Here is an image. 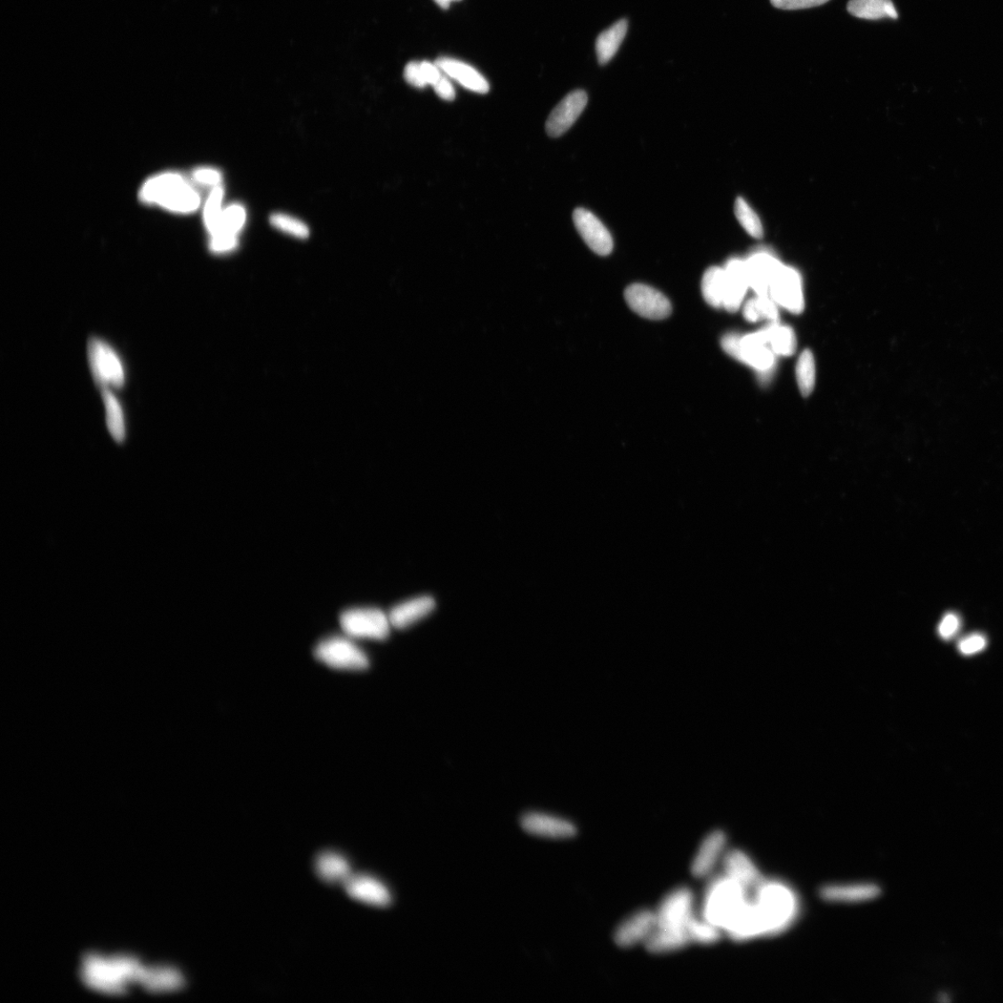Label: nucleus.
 Wrapping results in <instances>:
<instances>
[{
    "label": "nucleus",
    "instance_id": "41",
    "mask_svg": "<svg viewBox=\"0 0 1003 1003\" xmlns=\"http://www.w3.org/2000/svg\"><path fill=\"white\" fill-rule=\"evenodd\" d=\"M959 617L954 613H949L938 625V635L943 639L949 640L959 632Z\"/></svg>",
    "mask_w": 1003,
    "mask_h": 1003
},
{
    "label": "nucleus",
    "instance_id": "9",
    "mask_svg": "<svg viewBox=\"0 0 1003 1003\" xmlns=\"http://www.w3.org/2000/svg\"><path fill=\"white\" fill-rule=\"evenodd\" d=\"M625 301L638 316L651 320H662L671 315L670 301L655 288L635 284L625 290Z\"/></svg>",
    "mask_w": 1003,
    "mask_h": 1003
},
{
    "label": "nucleus",
    "instance_id": "37",
    "mask_svg": "<svg viewBox=\"0 0 1003 1003\" xmlns=\"http://www.w3.org/2000/svg\"><path fill=\"white\" fill-rule=\"evenodd\" d=\"M987 644L984 635L975 633L961 639L958 644V649L961 654L974 655L984 651Z\"/></svg>",
    "mask_w": 1003,
    "mask_h": 1003
},
{
    "label": "nucleus",
    "instance_id": "32",
    "mask_svg": "<svg viewBox=\"0 0 1003 1003\" xmlns=\"http://www.w3.org/2000/svg\"><path fill=\"white\" fill-rule=\"evenodd\" d=\"M686 930L689 939H691V943L703 945H710L718 943L722 935V929L706 921L705 919H699L694 916L689 919Z\"/></svg>",
    "mask_w": 1003,
    "mask_h": 1003
},
{
    "label": "nucleus",
    "instance_id": "4",
    "mask_svg": "<svg viewBox=\"0 0 1003 1003\" xmlns=\"http://www.w3.org/2000/svg\"><path fill=\"white\" fill-rule=\"evenodd\" d=\"M747 893L726 875L718 878L707 888L703 919L726 932L747 903Z\"/></svg>",
    "mask_w": 1003,
    "mask_h": 1003
},
{
    "label": "nucleus",
    "instance_id": "28",
    "mask_svg": "<svg viewBox=\"0 0 1003 1003\" xmlns=\"http://www.w3.org/2000/svg\"><path fill=\"white\" fill-rule=\"evenodd\" d=\"M767 345L774 353L790 357L797 349V338L793 330L777 322L763 329Z\"/></svg>",
    "mask_w": 1003,
    "mask_h": 1003
},
{
    "label": "nucleus",
    "instance_id": "39",
    "mask_svg": "<svg viewBox=\"0 0 1003 1003\" xmlns=\"http://www.w3.org/2000/svg\"><path fill=\"white\" fill-rule=\"evenodd\" d=\"M404 76L409 85L417 88L424 89L428 85L421 62L411 61L405 67Z\"/></svg>",
    "mask_w": 1003,
    "mask_h": 1003
},
{
    "label": "nucleus",
    "instance_id": "16",
    "mask_svg": "<svg viewBox=\"0 0 1003 1003\" xmlns=\"http://www.w3.org/2000/svg\"><path fill=\"white\" fill-rule=\"evenodd\" d=\"M657 927L656 914L644 910L626 919L614 934V942L621 948H631L646 940Z\"/></svg>",
    "mask_w": 1003,
    "mask_h": 1003
},
{
    "label": "nucleus",
    "instance_id": "20",
    "mask_svg": "<svg viewBox=\"0 0 1003 1003\" xmlns=\"http://www.w3.org/2000/svg\"><path fill=\"white\" fill-rule=\"evenodd\" d=\"M726 875L747 892L755 889L765 879L757 864L743 851L734 849L727 852L724 858Z\"/></svg>",
    "mask_w": 1003,
    "mask_h": 1003
},
{
    "label": "nucleus",
    "instance_id": "40",
    "mask_svg": "<svg viewBox=\"0 0 1003 1003\" xmlns=\"http://www.w3.org/2000/svg\"><path fill=\"white\" fill-rule=\"evenodd\" d=\"M830 0H770L773 6L781 10L793 11L822 6Z\"/></svg>",
    "mask_w": 1003,
    "mask_h": 1003
},
{
    "label": "nucleus",
    "instance_id": "19",
    "mask_svg": "<svg viewBox=\"0 0 1003 1003\" xmlns=\"http://www.w3.org/2000/svg\"><path fill=\"white\" fill-rule=\"evenodd\" d=\"M881 894V887L871 883L828 885L820 891L823 901L839 904L868 903L876 900Z\"/></svg>",
    "mask_w": 1003,
    "mask_h": 1003
},
{
    "label": "nucleus",
    "instance_id": "34",
    "mask_svg": "<svg viewBox=\"0 0 1003 1003\" xmlns=\"http://www.w3.org/2000/svg\"><path fill=\"white\" fill-rule=\"evenodd\" d=\"M734 211L737 220L749 236L754 238L763 237L764 229L762 222L758 214L754 212V209H752L743 198H737Z\"/></svg>",
    "mask_w": 1003,
    "mask_h": 1003
},
{
    "label": "nucleus",
    "instance_id": "30",
    "mask_svg": "<svg viewBox=\"0 0 1003 1003\" xmlns=\"http://www.w3.org/2000/svg\"><path fill=\"white\" fill-rule=\"evenodd\" d=\"M725 269L710 267L702 281V292L705 301L714 308H723L725 291Z\"/></svg>",
    "mask_w": 1003,
    "mask_h": 1003
},
{
    "label": "nucleus",
    "instance_id": "35",
    "mask_svg": "<svg viewBox=\"0 0 1003 1003\" xmlns=\"http://www.w3.org/2000/svg\"><path fill=\"white\" fill-rule=\"evenodd\" d=\"M245 220L246 213L243 205L240 204H233L227 206L223 211L220 231L215 236L221 234L237 236L243 229Z\"/></svg>",
    "mask_w": 1003,
    "mask_h": 1003
},
{
    "label": "nucleus",
    "instance_id": "2",
    "mask_svg": "<svg viewBox=\"0 0 1003 1003\" xmlns=\"http://www.w3.org/2000/svg\"><path fill=\"white\" fill-rule=\"evenodd\" d=\"M139 196L145 204L180 215L192 214L201 205V197L196 188L175 172L158 173L145 181Z\"/></svg>",
    "mask_w": 1003,
    "mask_h": 1003
},
{
    "label": "nucleus",
    "instance_id": "44",
    "mask_svg": "<svg viewBox=\"0 0 1003 1003\" xmlns=\"http://www.w3.org/2000/svg\"><path fill=\"white\" fill-rule=\"evenodd\" d=\"M433 87L436 94L441 99L448 101H452L455 99V90L450 79L445 76V74Z\"/></svg>",
    "mask_w": 1003,
    "mask_h": 1003
},
{
    "label": "nucleus",
    "instance_id": "18",
    "mask_svg": "<svg viewBox=\"0 0 1003 1003\" xmlns=\"http://www.w3.org/2000/svg\"><path fill=\"white\" fill-rule=\"evenodd\" d=\"M521 827L526 832L540 838L553 839H572L577 833L574 823L542 813H529L521 819Z\"/></svg>",
    "mask_w": 1003,
    "mask_h": 1003
},
{
    "label": "nucleus",
    "instance_id": "26",
    "mask_svg": "<svg viewBox=\"0 0 1003 1003\" xmlns=\"http://www.w3.org/2000/svg\"><path fill=\"white\" fill-rule=\"evenodd\" d=\"M629 30V22L622 19L603 31L596 41V52L600 65L608 64L615 56Z\"/></svg>",
    "mask_w": 1003,
    "mask_h": 1003
},
{
    "label": "nucleus",
    "instance_id": "24",
    "mask_svg": "<svg viewBox=\"0 0 1003 1003\" xmlns=\"http://www.w3.org/2000/svg\"><path fill=\"white\" fill-rule=\"evenodd\" d=\"M315 868L320 879L330 885H344L351 875L350 865L344 856L330 851L317 856Z\"/></svg>",
    "mask_w": 1003,
    "mask_h": 1003
},
{
    "label": "nucleus",
    "instance_id": "42",
    "mask_svg": "<svg viewBox=\"0 0 1003 1003\" xmlns=\"http://www.w3.org/2000/svg\"><path fill=\"white\" fill-rule=\"evenodd\" d=\"M193 179L199 184L216 187L220 185L222 175L213 167H199L194 172Z\"/></svg>",
    "mask_w": 1003,
    "mask_h": 1003
},
{
    "label": "nucleus",
    "instance_id": "3",
    "mask_svg": "<svg viewBox=\"0 0 1003 1003\" xmlns=\"http://www.w3.org/2000/svg\"><path fill=\"white\" fill-rule=\"evenodd\" d=\"M755 902L766 922L767 936L787 931L800 914L799 897L787 884L764 879L756 888Z\"/></svg>",
    "mask_w": 1003,
    "mask_h": 1003
},
{
    "label": "nucleus",
    "instance_id": "21",
    "mask_svg": "<svg viewBox=\"0 0 1003 1003\" xmlns=\"http://www.w3.org/2000/svg\"><path fill=\"white\" fill-rule=\"evenodd\" d=\"M435 64L447 76L454 79L473 92L486 94L490 91L487 79L466 62L455 59L440 58Z\"/></svg>",
    "mask_w": 1003,
    "mask_h": 1003
},
{
    "label": "nucleus",
    "instance_id": "46",
    "mask_svg": "<svg viewBox=\"0 0 1003 1003\" xmlns=\"http://www.w3.org/2000/svg\"><path fill=\"white\" fill-rule=\"evenodd\" d=\"M435 2L437 4V5H440L441 7L446 9L449 7L451 3L458 2V0H435Z\"/></svg>",
    "mask_w": 1003,
    "mask_h": 1003
},
{
    "label": "nucleus",
    "instance_id": "45",
    "mask_svg": "<svg viewBox=\"0 0 1003 1003\" xmlns=\"http://www.w3.org/2000/svg\"><path fill=\"white\" fill-rule=\"evenodd\" d=\"M743 316L746 320L752 323L762 319L757 298L746 302L743 308Z\"/></svg>",
    "mask_w": 1003,
    "mask_h": 1003
},
{
    "label": "nucleus",
    "instance_id": "31",
    "mask_svg": "<svg viewBox=\"0 0 1003 1003\" xmlns=\"http://www.w3.org/2000/svg\"><path fill=\"white\" fill-rule=\"evenodd\" d=\"M223 196L222 187L221 185L214 187L204 206V223L211 237L217 235L220 231L224 211L222 208Z\"/></svg>",
    "mask_w": 1003,
    "mask_h": 1003
},
{
    "label": "nucleus",
    "instance_id": "25",
    "mask_svg": "<svg viewBox=\"0 0 1003 1003\" xmlns=\"http://www.w3.org/2000/svg\"><path fill=\"white\" fill-rule=\"evenodd\" d=\"M689 939L686 929L658 928L646 940L647 951L654 954H663L679 951L685 948Z\"/></svg>",
    "mask_w": 1003,
    "mask_h": 1003
},
{
    "label": "nucleus",
    "instance_id": "1",
    "mask_svg": "<svg viewBox=\"0 0 1003 1003\" xmlns=\"http://www.w3.org/2000/svg\"><path fill=\"white\" fill-rule=\"evenodd\" d=\"M150 967L130 955L102 956L89 953L83 957L80 976L84 984L99 992L121 995L128 992L130 986L140 984L142 989Z\"/></svg>",
    "mask_w": 1003,
    "mask_h": 1003
},
{
    "label": "nucleus",
    "instance_id": "5",
    "mask_svg": "<svg viewBox=\"0 0 1003 1003\" xmlns=\"http://www.w3.org/2000/svg\"><path fill=\"white\" fill-rule=\"evenodd\" d=\"M315 655L320 662L339 670L361 671L369 667L366 654L349 637L327 638L317 646Z\"/></svg>",
    "mask_w": 1003,
    "mask_h": 1003
},
{
    "label": "nucleus",
    "instance_id": "33",
    "mask_svg": "<svg viewBox=\"0 0 1003 1003\" xmlns=\"http://www.w3.org/2000/svg\"><path fill=\"white\" fill-rule=\"evenodd\" d=\"M797 379L801 394L809 396L816 382V365L810 350H805L799 357L797 366Z\"/></svg>",
    "mask_w": 1003,
    "mask_h": 1003
},
{
    "label": "nucleus",
    "instance_id": "6",
    "mask_svg": "<svg viewBox=\"0 0 1003 1003\" xmlns=\"http://www.w3.org/2000/svg\"><path fill=\"white\" fill-rule=\"evenodd\" d=\"M90 368L97 385L119 389L124 385L125 373L116 351L107 342L93 338L88 344Z\"/></svg>",
    "mask_w": 1003,
    "mask_h": 1003
},
{
    "label": "nucleus",
    "instance_id": "29",
    "mask_svg": "<svg viewBox=\"0 0 1003 1003\" xmlns=\"http://www.w3.org/2000/svg\"><path fill=\"white\" fill-rule=\"evenodd\" d=\"M102 400L108 430L116 443H123L125 438V422L121 404L110 389H102Z\"/></svg>",
    "mask_w": 1003,
    "mask_h": 1003
},
{
    "label": "nucleus",
    "instance_id": "8",
    "mask_svg": "<svg viewBox=\"0 0 1003 1003\" xmlns=\"http://www.w3.org/2000/svg\"><path fill=\"white\" fill-rule=\"evenodd\" d=\"M694 893L680 887L669 894L661 903L656 914L658 928L686 929L694 916Z\"/></svg>",
    "mask_w": 1003,
    "mask_h": 1003
},
{
    "label": "nucleus",
    "instance_id": "10",
    "mask_svg": "<svg viewBox=\"0 0 1003 1003\" xmlns=\"http://www.w3.org/2000/svg\"><path fill=\"white\" fill-rule=\"evenodd\" d=\"M769 297L792 313L802 312L805 301L798 271L782 264L771 284Z\"/></svg>",
    "mask_w": 1003,
    "mask_h": 1003
},
{
    "label": "nucleus",
    "instance_id": "17",
    "mask_svg": "<svg viewBox=\"0 0 1003 1003\" xmlns=\"http://www.w3.org/2000/svg\"><path fill=\"white\" fill-rule=\"evenodd\" d=\"M735 359L754 367L761 373L772 369L775 362L774 351L767 345L763 329L754 333L746 334V336H741Z\"/></svg>",
    "mask_w": 1003,
    "mask_h": 1003
},
{
    "label": "nucleus",
    "instance_id": "15",
    "mask_svg": "<svg viewBox=\"0 0 1003 1003\" xmlns=\"http://www.w3.org/2000/svg\"><path fill=\"white\" fill-rule=\"evenodd\" d=\"M725 269V291L723 308L737 311L750 287L746 261L740 258L728 260Z\"/></svg>",
    "mask_w": 1003,
    "mask_h": 1003
},
{
    "label": "nucleus",
    "instance_id": "43",
    "mask_svg": "<svg viewBox=\"0 0 1003 1003\" xmlns=\"http://www.w3.org/2000/svg\"><path fill=\"white\" fill-rule=\"evenodd\" d=\"M761 317L772 322H777L779 317L777 304L769 297H757Z\"/></svg>",
    "mask_w": 1003,
    "mask_h": 1003
},
{
    "label": "nucleus",
    "instance_id": "13",
    "mask_svg": "<svg viewBox=\"0 0 1003 1003\" xmlns=\"http://www.w3.org/2000/svg\"><path fill=\"white\" fill-rule=\"evenodd\" d=\"M344 887L353 900L367 905L386 908L392 903V895L388 887L372 876L351 874L344 883Z\"/></svg>",
    "mask_w": 1003,
    "mask_h": 1003
},
{
    "label": "nucleus",
    "instance_id": "11",
    "mask_svg": "<svg viewBox=\"0 0 1003 1003\" xmlns=\"http://www.w3.org/2000/svg\"><path fill=\"white\" fill-rule=\"evenodd\" d=\"M573 218L579 235L596 254L608 256L613 253V237L593 213L580 207L575 209Z\"/></svg>",
    "mask_w": 1003,
    "mask_h": 1003
},
{
    "label": "nucleus",
    "instance_id": "36",
    "mask_svg": "<svg viewBox=\"0 0 1003 1003\" xmlns=\"http://www.w3.org/2000/svg\"><path fill=\"white\" fill-rule=\"evenodd\" d=\"M269 222L279 231L291 237L300 239H307L309 237V229L307 224L294 217L284 213H275L270 216Z\"/></svg>",
    "mask_w": 1003,
    "mask_h": 1003
},
{
    "label": "nucleus",
    "instance_id": "23",
    "mask_svg": "<svg viewBox=\"0 0 1003 1003\" xmlns=\"http://www.w3.org/2000/svg\"><path fill=\"white\" fill-rule=\"evenodd\" d=\"M726 841V835L723 830H715L707 835L692 866V872L695 877L702 878L712 871L724 854Z\"/></svg>",
    "mask_w": 1003,
    "mask_h": 1003
},
{
    "label": "nucleus",
    "instance_id": "27",
    "mask_svg": "<svg viewBox=\"0 0 1003 1003\" xmlns=\"http://www.w3.org/2000/svg\"><path fill=\"white\" fill-rule=\"evenodd\" d=\"M847 11L855 17L866 20L898 18L892 0H850Z\"/></svg>",
    "mask_w": 1003,
    "mask_h": 1003
},
{
    "label": "nucleus",
    "instance_id": "22",
    "mask_svg": "<svg viewBox=\"0 0 1003 1003\" xmlns=\"http://www.w3.org/2000/svg\"><path fill=\"white\" fill-rule=\"evenodd\" d=\"M435 607L436 601L433 598L421 596L395 606L389 618L395 629L405 630L428 616Z\"/></svg>",
    "mask_w": 1003,
    "mask_h": 1003
},
{
    "label": "nucleus",
    "instance_id": "12",
    "mask_svg": "<svg viewBox=\"0 0 1003 1003\" xmlns=\"http://www.w3.org/2000/svg\"><path fill=\"white\" fill-rule=\"evenodd\" d=\"M587 92L577 90L564 98L550 115L546 130L552 138L566 134L587 107Z\"/></svg>",
    "mask_w": 1003,
    "mask_h": 1003
},
{
    "label": "nucleus",
    "instance_id": "14",
    "mask_svg": "<svg viewBox=\"0 0 1003 1003\" xmlns=\"http://www.w3.org/2000/svg\"><path fill=\"white\" fill-rule=\"evenodd\" d=\"M745 261L750 287L756 291L758 296L769 297L771 284L782 263L766 251H757Z\"/></svg>",
    "mask_w": 1003,
    "mask_h": 1003
},
{
    "label": "nucleus",
    "instance_id": "7",
    "mask_svg": "<svg viewBox=\"0 0 1003 1003\" xmlns=\"http://www.w3.org/2000/svg\"><path fill=\"white\" fill-rule=\"evenodd\" d=\"M340 622L349 638L383 640L390 633L389 615L380 609H349L341 614Z\"/></svg>",
    "mask_w": 1003,
    "mask_h": 1003
},
{
    "label": "nucleus",
    "instance_id": "38",
    "mask_svg": "<svg viewBox=\"0 0 1003 1003\" xmlns=\"http://www.w3.org/2000/svg\"><path fill=\"white\" fill-rule=\"evenodd\" d=\"M238 245L237 236L221 234L211 238L209 249L215 254L231 253Z\"/></svg>",
    "mask_w": 1003,
    "mask_h": 1003
}]
</instances>
